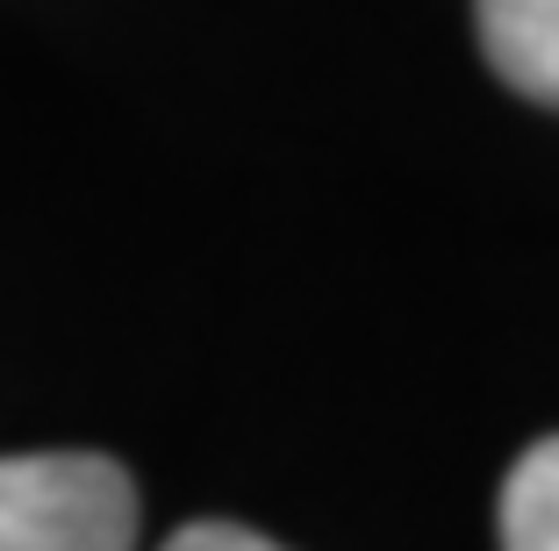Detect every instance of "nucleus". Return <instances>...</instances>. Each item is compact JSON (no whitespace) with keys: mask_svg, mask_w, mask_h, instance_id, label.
Masks as SVG:
<instances>
[{"mask_svg":"<svg viewBox=\"0 0 559 551\" xmlns=\"http://www.w3.org/2000/svg\"><path fill=\"white\" fill-rule=\"evenodd\" d=\"M0 551H136V487L100 452L0 458Z\"/></svg>","mask_w":559,"mask_h":551,"instance_id":"nucleus-1","label":"nucleus"},{"mask_svg":"<svg viewBox=\"0 0 559 551\" xmlns=\"http://www.w3.org/2000/svg\"><path fill=\"white\" fill-rule=\"evenodd\" d=\"M502 551H559V438H538L502 480Z\"/></svg>","mask_w":559,"mask_h":551,"instance_id":"nucleus-3","label":"nucleus"},{"mask_svg":"<svg viewBox=\"0 0 559 551\" xmlns=\"http://www.w3.org/2000/svg\"><path fill=\"white\" fill-rule=\"evenodd\" d=\"M488 65L524 100L559 108V0H474Z\"/></svg>","mask_w":559,"mask_h":551,"instance_id":"nucleus-2","label":"nucleus"},{"mask_svg":"<svg viewBox=\"0 0 559 551\" xmlns=\"http://www.w3.org/2000/svg\"><path fill=\"white\" fill-rule=\"evenodd\" d=\"M165 551H280V544L259 537V530H245V523H187Z\"/></svg>","mask_w":559,"mask_h":551,"instance_id":"nucleus-4","label":"nucleus"}]
</instances>
